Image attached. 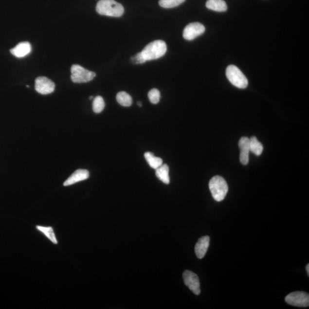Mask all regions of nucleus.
I'll list each match as a JSON object with an SVG mask.
<instances>
[{
    "label": "nucleus",
    "mask_w": 309,
    "mask_h": 309,
    "mask_svg": "<svg viewBox=\"0 0 309 309\" xmlns=\"http://www.w3.org/2000/svg\"><path fill=\"white\" fill-rule=\"evenodd\" d=\"M55 84L46 77H38L35 80V90L41 95H48L54 92Z\"/></svg>",
    "instance_id": "7"
},
{
    "label": "nucleus",
    "mask_w": 309,
    "mask_h": 309,
    "mask_svg": "<svg viewBox=\"0 0 309 309\" xmlns=\"http://www.w3.org/2000/svg\"><path fill=\"white\" fill-rule=\"evenodd\" d=\"M210 237L204 236L201 237L197 242L195 247V252L199 259L203 258L207 252L210 245Z\"/></svg>",
    "instance_id": "13"
},
{
    "label": "nucleus",
    "mask_w": 309,
    "mask_h": 309,
    "mask_svg": "<svg viewBox=\"0 0 309 309\" xmlns=\"http://www.w3.org/2000/svg\"><path fill=\"white\" fill-rule=\"evenodd\" d=\"M105 102L102 96H96L93 99L92 103V109L93 112L96 113L102 112L105 109Z\"/></svg>",
    "instance_id": "20"
},
{
    "label": "nucleus",
    "mask_w": 309,
    "mask_h": 309,
    "mask_svg": "<svg viewBox=\"0 0 309 309\" xmlns=\"http://www.w3.org/2000/svg\"><path fill=\"white\" fill-rule=\"evenodd\" d=\"M185 1V0H159V4L162 8H172L180 5Z\"/></svg>",
    "instance_id": "21"
},
{
    "label": "nucleus",
    "mask_w": 309,
    "mask_h": 309,
    "mask_svg": "<svg viewBox=\"0 0 309 309\" xmlns=\"http://www.w3.org/2000/svg\"><path fill=\"white\" fill-rule=\"evenodd\" d=\"M263 150V147L261 143L255 136H252L250 139V151L255 155L259 156L262 154Z\"/></svg>",
    "instance_id": "17"
},
{
    "label": "nucleus",
    "mask_w": 309,
    "mask_h": 309,
    "mask_svg": "<svg viewBox=\"0 0 309 309\" xmlns=\"http://www.w3.org/2000/svg\"><path fill=\"white\" fill-rule=\"evenodd\" d=\"M138 105L139 107H142V103L141 102H138Z\"/></svg>",
    "instance_id": "25"
},
{
    "label": "nucleus",
    "mask_w": 309,
    "mask_h": 309,
    "mask_svg": "<svg viewBox=\"0 0 309 309\" xmlns=\"http://www.w3.org/2000/svg\"><path fill=\"white\" fill-rule=\"evenodd\" d=\"M132 63L135 64H143L145 63L146 60L142 53H139L136 54L135 56H133L131 58Z\"/></svg>",
    "instance_id": "23"
},
{
    "label": "nucleus",
    "mask_w": 309,
    "mask_h": 309,
    "mask_svg": "<svg viewBox=\"0 0 309 309\" xmlns=\"http://www.w3.org/2000/svg\"><path fill=\"white\" fill-rule=\"evenodd\" d=\"M285 301L294 307L307 308L309 305V295L303 291L292 292L286 296Z\"/></svg>",
    "instance_id": "6"
},
{
    "label": "nucleus",
    "mask_w": 309,
    "mask_h": 309,
    "mask_svg": "<svg viewBox=\"0 0 309 309\" xmlns=\"http://www.w3.org/2000/svg\"><path fill=\"white\" fill-rule=\"evenodd\" d=\"M31 44L29 42H21L10 50L11 54L16 57H24L31 53Z\"/></svg>",
    "instance_id": "12"
},
{
    "label": "nucleus",
    "mask_w": 309,
    "mask_h": 309,
    "mask_svg": "<svg viewBox=\"0 0 309 309\" xmlns=\"http://www.w3.org/2000/svg\"><path fill=\"white\" fill-rule=\"evenodd\" d=\"M36 229L42 233H43V234L47 236V238L50 239L52 242L54 244L58 243L53 227L37 226Z\"/></svg>",
    "instance_id": "19"
},
{
    "label": "nucleus",
    "mask_w": 309,
    "mask_h": 309,
    "mask_svg": "<svg viewBox=\"0 0 309 309\" xmlns=\"http://www.w3.org/2000/svg\"><path fill=\"white\" fill-rule=\"evenodd\" d=\"M184 282L195 295L200 293V282L198 275L189 271H185L183 274Z\"/></svg>",
    "instance_id": "8"
},
{
    "label": "nucleus",
    "mask_w": 309,
    "mask_h": 309,
    "mask_svg": "<svg viewBox=\"0 0 309 309\" xmlns=\"http://www.w3.org/2000/svg\"><path fill=\"white\" fill-rule=\"evenodd\" d=\"M306 270H307V272L308 273V276H309V265L308 264L307 267H306Z\"/></svg>",
    "instance_id": "24"
},
{
    "label": "nucleus",
    "mask_w": 309,
    "mask_h": 309,
    "mask_svg": "<svg viewBox=\"0 0 309 309\" xmlns=\"http://www.w3.org/2000/svg\"><path fill=\"white\" fill-rule=\"evenodd\" d=\"M240 148V161L243 165H247L249 161L250 139L247 137L240 138L238 143Z\"/></svg>",
    "instance_id": "10"
},
{
    "label": "nucleus",
    "mask_w": 309,
    "mask_h": 309,
    "mask_svg": "<svg viewBox=\"0 0 309 309\" xmlns=\"http://www.w3.org/2000/svg\"><path fill=\"white\" fill-rule=\"evenodd\" d=\"M96 10L99 15L113 18L121 17L125 12L123 5L115 0H100Z\"/></svg>",
    "instance_id": "1"
},
{
    "label": "nucleus",
    "mask_w": 309,
    "mask_h": 309,
    "mask_svg": "<svg viewBox=\"0 0 309 309\" xmlns=\"http://www.w3.org/2000/svg\"><path fill=\"white\" fill-rule=\"evenodd\" d=\"M206 6L207 8L219 12H226L227 5L224 0H208Z\"/></svg>",
    "instance_id": "14"
},
{
    "label": "nucleus",
    "mask_w": 309,
    "mask_h": 309,
    "mask_svg": "<svg viewBox=\"0 0 309 309\" xmlns=\"http://www.w3.org/2000/svg\"><path fill=\"white\" fill-rule=\"evenodd\" d=\"M71 80L73 83H84L90 82L96 77V73L85 69L79 65H73L71 67Z\"/></svg>",
    "instance_id": "5"
},
{
    "label": "nucleus",
    "mask_w": 309,
    "mask_h": 309,
    "mask_svg": "<svg viewBox=\"0 0 309 309\" xmlns=\"http://www.w3.org/2000/svg\"><path fill=\"white\" fill-rule=\"evenodd\" d=\"M148 97L149 101L154 105L158 104L160 102L161 93L157 89H154L149 91Z\"/></svg>",
    "instance_id": "22"
},
{
    "label": "nucleus",
    "mask_w": 309,
    "mask_h": 309,
    "mask_svg": "<svg viewBox=\"0 0 309 309\" xmlns=\"http://www.w3.org/2000/svg\"><path fill=\"white\" fill-rule=\"evenodd\" d=\"M226 76L230 82L240 89H245L248 86V80L239 68L231 65L227 68Z\"/></svg>",
    "instance_id": "4"
},
{
    "label": "nucleus",
    "mask_w": 309,
    "mask_h": 309,
    "mask_svg": "<svg viewBox=\"0 0 309 309\" xmlns=\"http://www.w3.org/2000/svg\"><path fill=\"white\" fill-rule=\"evenodd\" d=\"M167 52V45L164 41L155 40L148 44L141 52L146 61L158 59Z\"/></svg>",
    "instance_id": "2"
},
{
    "label": "nucleus",
    "mask_w": 309,
    "mask_h": 309,
    "mask_svg": "<svg viewBox=\"0 0 309 309\" xmlns=\"http://www.w3.org/2000/svg\"><path fill=\"white\" fill-rule=\"evenodd\" d=\"M156 176L159 180L164 183L168 184L170 183V177H169V167L166 164H162L160 167L156 169Z\"/></svg>",
    "instance_id": "15"
},
{
    "label": "nucleus",
    "mask_w": 309,
    "mask_h": 309,
    "mask_svg": "<svg viewBox=\"0 0 309 309\" xmlns=\"http://www.w3.org/2000/svg\"><path fill=\"white\" fill-rule=\"evenodd\" d=\"M116 100L120 105L123 107H129L132 104L131 96L128 93L124 92V91L117 94Z\"/></svg>",
    "instance_id": "18"
},
{
    "label": "nucleus",
    "mask_w": 309,
    "mask_h": 309,
    "mask_svg": "<svg viewBox=\"0 0 309 309\" xmlns=\"http://www.w3.org/2000/svg\"><path fill=\"white\" fill-rule=\"evenodd\" d=\"M209 188L215 200L222 201L225 198L229 187L226 182L222 177H214L209 182Z\"/></svg>",
    "instance_id": "3"
},
{
    "label": "nucleus",
    "mask_w": 309,
    "mask_h": 309,
    "mask_svg": "<svg viewBox=\"0 0 309 309\" xmlns=\"http://www.w3.org/2000/svg\"><path fill=\"white\" fill-rule=\"evenodd\" d=\"M93 99V96H91V97H90V100H92V99Z\"/></svg>",
    "instance_id": "26"
},
{
    "label": "nucleus",
    "mask_w": 309,
    "mask_h": 309,
    "mask_svg": "<svg viewBox=\"0 0 309 309\" xmlns=\"http://www.w3.org/2000/svg\"><path fill=\"white\" fill-rule=\"evenodd\" d=\"M145 158L149 165V166L153 169H155V170L159 167H160L163 164L162 159L160 158L155 157V156L150 152H145Z\"/></svg>",
    "instance_id": "16"
},
{
    "label": "nucleus",
    "mask_w": 309,
    "mask_h": 309,
    "mask_svg": "<svg viewBox=\"0 0 309 309\" xmlns=\"http://www.w3.org/2000/svg\"><path fill=\"white\" fill-rule=\"evenodd\" d=\"M205 32V27L203 24L200 22H193L185 27L183 36L185 40H193L200 36L202 35Z\"/></svg>",
    "instance_id": "9"
},
{
    "label": "nucleus",
    "mask_w": 309,
    "mask_h": 309,
    "mask_svg": "<svg viewBox=\"0 0 309 309\" xmlns=\"http://www.w3.org/2000/svg\"><path fill=\"white\" fill-rule=\"evenodd\" d=\"M90 177V172L87 170H83V169H79V170H76L74 172L71 176L68 178V180L65 181L64 183V186H69V185H73L81 181H83L87 180Z\"/></svg>",
    "instance_id": "11"
}]
</instances>
